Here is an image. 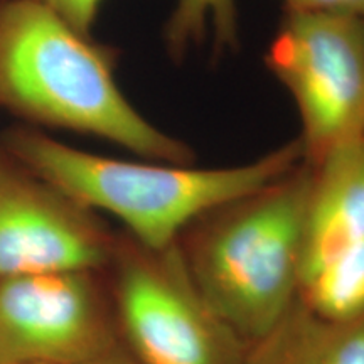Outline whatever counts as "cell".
Here are the masks:
<instances>
[{
    "label": "cell",
    "instance_id": "1",
    "mask_svg": "<svg viewBox=\"0 0 364 364\" xmlns=\"http://www.w3.org/2000/svg\"><path fill=\"white\" fill-rule=\"evenodd\" d=\"M118 51L33 0H0V108L34 125L91 135L145 161L196 154L136 112L117 83Z\"/></svg>",
    "mask_w": 364,
    "mask_h": 364
},
{
    "label": "cell",
    "instance_id": "2",
    "mask_svg": "<svg viewBox=\"0 0 364 364\" xmlns=\"http://www.w3.org/2000/svg\"><path fill=\"white\" fill-rule=\"evenodd\" d=\"M311 184L312 167L302 161L203 213L176 241L194 285L247 348L299 299Z\"/></svg>",
    "mask_w": 364,
    "mask_h": 364
},
{
    "label": "cell",
    "instance_id": "3",
    "mask_svg": "<svg viewBox=\"0 0 364 364\" xmlns=\"http://www.w3.org/2000/svg\"><path fill=\"white\" fill-rule=\"evenodd\" d=\"M0 147L76 203L115 216L127 235L150 250L172 247L203 213L263 188L304 161L294 139L235 167L132 162L78 150L29 127L7 130Z\"/></svg>",
    "mask_w": 364,
    "mask_h": 364
},
{
    "label": "cell",
    "instance_id": "4",
    "mask_svg": "<svg viewBox=\"0 0 364 364\" xmlns=\"http://www.w3.org/2000/svg\"><path fill=\"white\" fill-rule=\"evenodd\" d=\"M103 275L118 343L136 364H245L247 344L199 292L176 243L150 250L118 235Z\"/></svg>",
    "mask_w": 364,
    "mask_h": 364
},
{
    "label": "cell",
    "instance_id": "5",
    "mask_svg": "<svg viewBox=\"0 0 364 364\" xmlns=\"http://www.w3.org/2000/svg\"><path fill=\"white\" fill-rule=\"evenodd\" d=\"M265 65L297 107L304 161L364 136V19L285 11Z\"/></svg>",
    "mask_w": 364,
    "mask_h": 364
},
{
    "label": "cell",
    "instance_id": "6",
    "mask_svg": "<svg viewBox=\"0 0 364 364\" xmlns=\"http://www.w3.org/2000/svg\"><path fill=\"white\" fill-rule=\"evenodd\" d=\"M118 344L103 272L0 279V364H83Z\"/></svg>",
    "mask_w": 364,
    "mask_h": 364
},
{
    "label": "cell",
    "instance_id": "7",
    "mask_svg": "<svg viewBox=\"0 0 364 364\" xmlns=\"http://www.w3.org/2000/svg\"><path fill=\"white\" fill-rule=\"evenodd\" d=\"M118 235L0 147V279L103 272Z\"/></svg>",
    "mask_w": 364,
    "mask_h": 364
},
{
    "label": "cell",
    "instance_id": "8",
    "mask_svg": "<svg viewBox=\"0 0 364 364\" xmlns=\"http://www.w3.org/2000/svg\"><path fill=\"white\" fill-rule=\"evenodd\" d=\"M311 167L302 284L339 253L364 241V136Z\"/></svg>",
    "mask_w": 364,
    "mask_h": 364
},
{
    "label": "cell",
    "instance_id": "9",
    "mask_svg": "<svg viewBox=\"0 0 364 364\" xmlns=\"http://www.w3.org/2000/svg\"><path fill=\"white\" fill-rule=\"evenodd\" d=\"M245 364H364V312L331 318L297 299L270 332L248 346Z\"/></svg>",
    "mask_w": 364,
    "mask_h": 364
},
{
    "label": "cell",
    "instance_id": "10",
    "mask_svg": "<svg viewBox=\"0 0 364 364\" xmlns=\"http://www.w3.org/2000/svg\"><path fill=\"white\" fill-rule=\"evenodd\" d=\"M208 36H211L216 54L238 48L236 0H177L164 27L167 53L181 61Z\"/></svg>",
    "mask_w": 364,
    "mask_h": 364
},
{
    "label": "cell",
    "instance_id": "11",
    "mask_svg": "<svg viewBox=\"0 0 364 364\" xmlns=\"http://www.w3.org/2000/svg\"><path fill=\"white\" fill-rule=\"evenodd\" d=\"M299 299L321 316L349 318L364 312V241L339 253L300 287Z\"/></svg>",
    "mask_w": 364,
    "mask_h": 364
},
{
    "label": "cell",
    "instance_id": "12",
    "mask_svg": "<svg viewBox=\"0 0 364 364\" xmlns=\"http://www.w3.org/2000/svg\"><path fill=\"white\" fill-rule=\"evenodd\" d=\"M33 2L51 9L80 33L91 34L105 0H33Z\"/></svg>",
    "mask_w": 364,
    "mask_h": 364
},
{
    "label": "cell",
    "instance_id": "13",
    "mask_svg": "<svg viewBox=\"0 0 364 364\" xmlns=\"http://www.w3.org/2000/svg\"><path fill=\"white\" fill-rule=\"evenodd\" d=\"M285 11L309 14H343L363 17L364 0H284Z\"/></svg>",
    "mask_w": 364,
    "mask_h": 364
},
{
    "label": "cell",
    "instance_id": "14",
    "mask_svg": "<svg viewBox=\"0 0 364 364\" xmlns=\"http://www.w3.org/2000/svg\"><path fill=\"white\" fill-rule=\"evenodd\" d=\"M83 364H136V363L130 358V354L127 353L120 344H118L108 353H105L102 356L91 359V361L83 363Z\"/></svg>",
    "mask_w": 364,
    "mask_h": 364
}]
</instances>
